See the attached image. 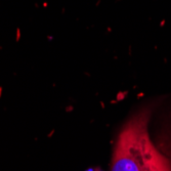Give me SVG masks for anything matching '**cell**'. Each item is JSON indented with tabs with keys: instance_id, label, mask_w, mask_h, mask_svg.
Returning <instances> with one entry per match:
<instances>
[{
	"instance_id": "obj_2",
	"label": "cell",
	"mask_w": 171,
	"mask_h": 171,
	"mask_svg": "<svg viewBox=\"0 0 171 171\" xmlns=\"http://www.w3.org/2000/svg\"><path fill=\"white\" fill-rule=\"evenodd\" d=\"M143 171H171L169 160L156 149L152 140L148 144L146 162Z\"/></svg>"
},
{
	"instance_id": "obj_1",
	"label": "cell",
	"mask_w": 171,
	"mask_h": 171,
	"mask_svg": "<svg viewBox=\"0 0 171 171\" xmlns=\"http://www.w3.org/2000/svg\"><path fill=\"white\" fill-rule=\"evenodd\" d=\"M149 111L135 115L122 129L116 143L111 171H143L147 157Z\"/></svg>"
}]
</instances>
